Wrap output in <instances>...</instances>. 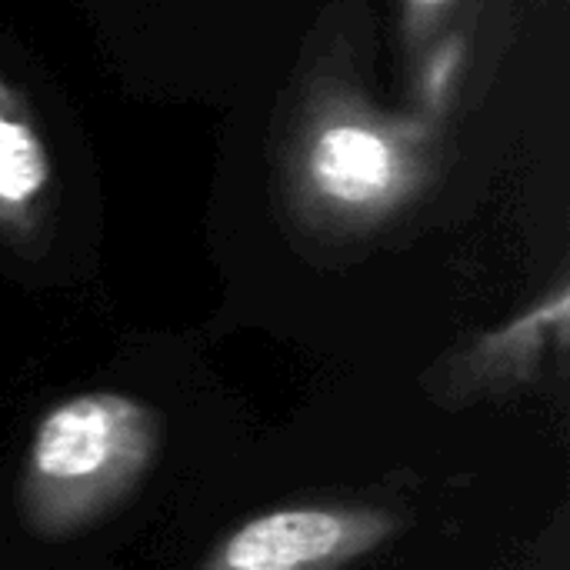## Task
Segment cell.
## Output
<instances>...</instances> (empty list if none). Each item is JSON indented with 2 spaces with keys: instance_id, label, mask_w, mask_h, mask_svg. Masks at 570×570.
<instances>
[{
  "instance_id": "cell-5",
  "label": "cell",
  "mask_w": 570,
  "mask_h": 570,
  "mask_svg": "<svg viewBox=\"0 0 570 570\" xmlns=\"http://www.w3.org/2000/svg\"><path fill=\"white\" fill-rule=\"evenodd\" d=\"M53 160L23 97L0 73V237L33 250L47 227Z\"/></svg>"
},
{
  "instance_id": "cell-4",
  "label": "cell",
  "mask_w": 570,
  "mask_h": 570,
  "mask_svg": "<svg viewBox=\"0 0 570 570\" xmlns=\"http://www.w3.org/2000/svg\"><path fill=\"white\" fill-rule=\"evenodd\" d=\"M570 291L554 281L528 307L508 321L474 334L461 351L448 354L438 371V394L448 404H474L484 397H508L538 384L551 361L568 351Z\"/></svg>"
},
{
  "instance_id": "cell-7",
  "label": "cell",
  "mask_w": 570,
  "mask_h": 570,
  "mask_svg": "<svg viewBox=\"0 0 570 570\" xmlns=\"http://www.w3.org/2000/svg\"><path fill=\"white\" fill-rule=\"evenodd\" d=\"M458 0H401L404 7V33L411 43H421L428 40L438 23L448 17V10L454 7Z\"/></svg>"
},
{
  "instance_id": "cell-3",
  "label": "cell",
  "mask_w": 570,
  "mask_h": 570,
  "mask_svg": "<svg viewBox=\"0 0 570 570\" xmlns=\"http://www.w3.org/2000/svg\"><path fill=\"white\" fill-rule=\"evenodd\" d=\"M407 518L364 501H297L247 518L197 570H351L384 551Z\"/></svg>"
},
{
  "instance_id": "cell-6",
  "label": "cell",
  "mask_w": 570,
  "mask_h": 570,
  "mask_svg": "<svg viewBox=\"0 0 570 570\" xmlns=\"http://www.w3.org/2000/svg\"><path fill=\"white\" fill-rule=\"evenodd\" d=\"M464 63H468V43L458 33H444L428 47L417 67V104L424 114L441 117L451 107L458 83L464 77Z\"/></svg>"
},
{
  "instance_id": "cell-2",
  "label": "cell",
  "mask_w": 570,
  "mask_h": 570,
  "mask_svg": "<svg viewBox=\"0 0 570 570\" xmlns=\"http://www.w3.org/2000/svg\"><path fill=\"white\" fill-rule=\"evenodd\" d=\"M428 170L424 127L334 97L311 114L301 134L291 194L314 230L354 237L407 210L424 190Z\"/></svg>"
},
{
  "instance_id": "cell-1",
  "label": "cell",
  "mask_w": 570,
  "mask_h": 570,
  "mask_svg": "<svg viewBox=\"0 0 570 570\" xmlns=\"http://www.w3.org/2000/svg\"><path fill=\"white\" fill-rule=\"evenodd\" d=\"M164 441L160 414L124 391L57 401L37 424L20 471V518L57 541L110 518L150 474Z\"/></svg>"
}]
</instances>
